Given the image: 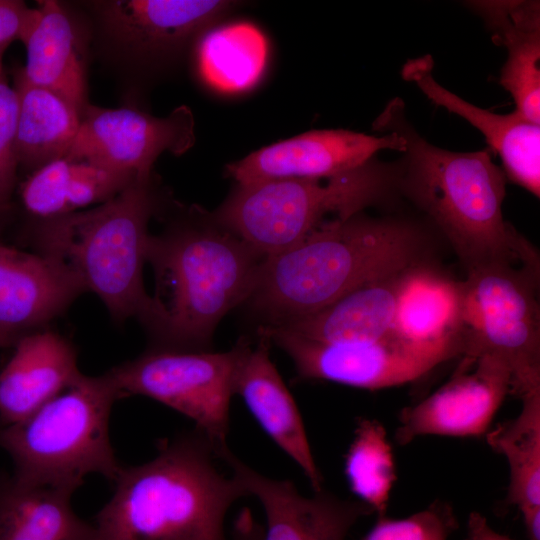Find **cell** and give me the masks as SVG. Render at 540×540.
I'll return each mask as SVG.
<instances>
[{"mask_svg": "<svg viewBox=\"0 0 540 540\" xmlns=\"http://www.w3.org/2000/svg\"><path fill=\"white\" fill-rule=\"evenodd\" d=\"M215 459L214 445L195 430L160 441L146 463L122 466L96 515V540H227L226 513L248 495Z\"/></svg>", "mask_w": 540, "mask_h": 540, "instance_id": "6da1fadb", "label": "cell"}, {"mask_svg": "<svg viewBox=\"0 0 540 540\" xmlns=\"http://www.w3.org/2000/svg\"><path fill=\"white\" fill-rule=\"evenodd\" d=\"M264 259L213 217L150 234L155 293L145 326L155 349L204 350L222 318L250 298Z\"/></svg>", "mask_w": 540, "mask_h": 540, "instance_id": "7a4b0ae2", "label": "cell"}, {"mask_svg": "<svg viewBox=\"0 0 540 540\" xmlns=\"http://www.w3.org/2000/svg\"><path fill=\"white\" fill-rule=\"evenodd\" d=\"M423 238L407 223L354 215L266 257L250 306L268 326L313 314L353 289L421 262Z\"/></svg>", "mask_w": 540, "mask_h": 540, "instance_id": "3957f363", "label": "cell"}, {"mask_svg": "<svg viewBox=\"0 0 540 540\" xmlns=\"http://www.w3.org/2000/svg\"><path fill=\"white\" fill-rule=\"evenodd\" d=\"M400 111L391 102L375 127L404 138L400 182L446 236L466 271L495 263L538 266L536 253L503 217L506 178L490 149L439 148L415 132Z\"/></svg>", "mask_w": 540, "mask_h": 540, "instance_id": "277c9868", "label": "cell"}, {"mask_svg": "<svg viewBox=\"0 0 540 540\" xmlns=\"http://www.w3.org/2000/svg\"><path fill=\"white\" fill-rule=\"evenodd\" d=\"M157 201L150 178L132 180L116 196L91 209L41 220L33 230L36 252L95 293L117 322L149 321L153 301L143 283Z\"/></svg>", "mask_w": 540, "mask_h": 540, "instance_id": "5b68a950", "label": "cell"}, {"mask_svg": "<svg viewBox=\"0 0 540 540\" xmlns=\"http://www.w3.org/2000/svg\"><path fill=\"white\" fill-rule=\"evenodd\" d=\"M120 398L109 372L82 373L22 421L0 426V447L11 457L12 476L73 492L90 474L114 481L122 465L110 442L109 419Z\"/></svg>", "mask_w": 540, "mask_h": 540, "instance_id": "8992f818", "label": "cell"}, {"mask_svg": "<svg viewBox=\"0 0 540 540\" xmlns=\"http://www.w3.org/2000/svg\"><path fill=\"white\" fill-rule=\"evenodd\" d=\"M392 176L386 166L370 161L327 178L238 184L213 218L266 258L332 222L330 215L344 220L359 214L382 196Z\"/></svg>", "mask_w": 540, "mask_h": 540, "instance_id": "52a82bcc", "label": "cell"}, {"mask_svg": "<svg viewBox=\"0 0 540 540\" xmlns=\"http://www.w3.org/2000/svg\"><path fill=\"white\" fill-rule=\"evenodd\" d=\"M538 266L495 263L462 283L461 357L493 356L512 376V395L540 390Z\"/></svg>", "mask_w": 540, "mask_h": 540, "instance_id": "ba28073f", "label": "cell"}, {"mask_svg": "<svg viewBox=\"0 0 540 540\" xmlns=\"http://www.w3.org/2000/svg\"><path fill=\"white\" fill-rule=\"evenodd\" d=\"M247 341L242 338L224 352L153 348L108 372L121 398L141 395L176 410L195 423L218 454L228 446L235 375Z\"/></svg>", "mask_w": 540, "mask_h": 540, "instance_id": "9c48e42d", "label": "cell"}, {"mask_svg": "<svg viewBox=\"0 0 540 540\" xmlns=\"http://www.w3.org/2000/svg\"><path fill=\"white\" fill-rule=\"evenodd\" d=\"M258 335L290 357L299 380H324L366 390L416 381L456 358L444 349L406 343L392 333L373 342L326 343L262 325Z\"/></svg>", "mask_w": 540, "mask_h": 540, "instance_id": "30bf717a", "label": "cell"}, {"mask_svg": "<svg viewBox=\"0 0 540 540\" xmlns=\"http://www.w3.org/2000/svg\"><path fill=\"white\" fill-rule=\"evenodd\" d=\"M194 141V119L188 107L156 117L133 107L103 108L88 103L67 157L150 178L162 153L183 154Z\"/></svg>", "mask_w": 540, "mask_h": 540, "instance_id": "8fae6325", "label": "cell"}, {"mask_svg": "<svg viewBox=\"0 0 540 540\" xmlns=\"http://www.w3.org/2000/svg\"><path fill=\"white\" fill-rule=\"evenodd\" d=\"M511 394L512 376L502 361L489 355L460 357L448 382L401 410L396 442L406 445L423 436L486 435L505 398Z\"/></svg>", "mask_w": 540, "mask_h": 540, "instance_id": "7c38bea8", "label": "cell"}, {"mask_svg": "<svg viewBox=\"0 0 540 540\" xmlns=\"http://www.w3.org/2000/svg\"><path fill=\"white\" fill-rule=\"evenodd\" d=\"M397 132L382 136L344 130H312L276 142L228 164L237 184L286 178H327L353 171L382 150L405 151Z\"/></svg>", "mask_w": 540, "mask_h": 540, "instance_id": "4fadbf2b", "label": "cell"}, {"mask_svg": "<svg viewBox=\"0 0 540 540\" xmlns=\"http://www.w3.org/2000/svg\"><path fill=\"white\" fill-rule=\"evenodd\" d=\"M247 495L262 505L267 527L263 540H345L352 526L372 510L320 490L302 495L289 480L269 478L241 461L229 447L219 454Z\"/></svg>", "mask_w": 540, "mask_h": 540, "instance_id": "5bb4252c", "label": "cell"}, {"mask_svg": "<svg viewBox=\"0 0 540 540\" xmlns=\"http://www.w3.org/2000/svg\"><path fill=\"white\" fill-rule=\"evenodd\" d=\"M239 4L225 0H111L98 3L111 38L148 59L171 57Z\"/></svg>", "mask_w": 540, "mask_h": 540, "instance_id": "9a60e30c", "label": "cell"}, {"mask_svg": "<svg viewBox=\"0 0 540 540\" xmlns=\"http://www.w3.org/2000/svg\"><path fill=\"white\" fill-rule=\"evenodd\" d=\"M85 290L62 266L0 243V333L19 339L62 314Z\"/></svg>", "mask_w": 540, "mask_h": 540, "instance_id": "2e32d148", "label": "cell"}, {"mask_svg": "<svg viewBox=\"0 0 540 540\" xmlns=\"http://www.w3.org/2000/svg\"><path fill=\"white\" fill-rule=\"evenodd\" d=\"M402 76L415 83L431 102L461 116L482 132L489 149L500 156L505 176L539 197L540 125L516 111L502 115L477 107L447 90L433 76L430 55L409 59L403 65Z\"/></svg>", "mask_w": 540, "mask_h": 540, "instance_id": "e0dca14e", "label": "cell"}, {"mask_svg": "<svg viewBox=\"0 0 540 540\" xmlns=\"http://www.w3.org/2000/svg\"><path fill=\"white\" fill-rule=\"evenodd\" d=\"M269 341L249 340L237 367L238 394L266 434L302 470L314 492L322 490L323 476L314 459L297 404L270 358Z\"/></svg>", "mask_w": 540, "mask_h": 540, "instance_id": "ac0fdd59", "label": "cell"}, {"mask_svg": "<svg viewBox=\"0 0 540 540\" xmlns=\"http://www.w3.org/2000/svg\"><path fill=\"white\" fill-rule=\"evenodd\" d=\"M13 347L0 371V426L22 421L82 374L75 348L58 333L37 330Z\"/></svg>", "mask_w": 540, "mask_h": 540, "instance_id": "d6986e66", "label": "cell"}, {"mask_svg": "<svg viewBox=\"0 0 540 540\" xmlns=\"http://www.w3.org/2000/svg\"><path fill=\"white\" fill-rule=\"evenodd\" d=\"M462 283L418 262L400 276L392 334L402 341L463 353Z\"/></svg>", "mask_w": 540, "mask_h": 540, "instance_id": "ffe728a7", "label": "cell"}, {"mask_svg": "<svg viewBox=\"0 0 540 540\" xmlns=\"http://www.w3.org/2000/svg\"><path fill=\"white\" fill-rule=\"evenodd\" d=\"M492 33L507 50L500 84L514 99L516 112L540 125V5L539 1H472Z\"/></svg>", "mask_w": 540, "mask_h": 540, "instance_id": "44dd1931", "label": "cell"}, {"mask_svg": "<svg viewBox=\"0 0 540 540\" xmlns=\"http://www.w3.org/2000/svg\"><path fill=\"white\" fill-rule=\"evenodd\" d=\"M21 42L26 49V63L18 69L22 77L55 92L82 113L88 102L81 40L63 6L54 0L40 2Z\"/></svg>", "mask_w": 540, "mask_h": 540, "instance_id": "7402d4cb", "label": "cell"}, {"mask_svg": "<svg viewBox=\"0 0 540 540\" xmlns=\"http://www.w3.org/2000/svg\"><path fill=\"white\" fill-rule=\"evenodd\" d=\"M402 272L369 281L323 309L278 327L326 343L381 340L392 332Z\"/></svg>", "mask_w": 540, "mask_h": 540, "instance_id": "603a6c76", "label": "cell"}, {"mask_svg": "<svg viewBox=\"0 0 540 540\" xmlns=\"http://www.w3.org/2000/svg\"><path fill=\"white\" fill-rule=\"evenodd\" d=\"M73 491L0 474V540H96V528L73 510Z\"/></svg>", "mask_w": 540, "mask_h": 540, "instance_id": "cb8c5ba5", "label": "cell"}, {"mask_svg": "<svg viewBox=\"0 0 540 540\" xmlns=\"http://www.w3.org/2000/svg\"><path fill=\"white\" fill-rule=\"evenodd\" d=\"M136 177L70 157L32 171L21 185L25 209L40 220L99 205L116 196Z\"/></svg>", "mask_w": 540, "mask_h": 540, "instance_id": "d4e9b609", "label": "cell"}, {"mask_svg": "<svg viewBox=\"0 0 540 540\" xmlns=\"http://www.w3.org/2000/svg\"><path fill=\"white\" fill-rule=\"evenodd\" d=\"M14 88L18 96V165L34 171L67 156L80 126V110L55 92L29 83L18 70Z\"/></svg>", "mask_w": 540, "mask_h": 540, "instance_id": "484cf974", "label": "cell"}, {"mask_svg": "<svg viewBox=\"0 0 540 540\" xmlns=\"http://www.w3.org/2000/svg\"><path fill=\"white\" fill-rule=\"evenodd\" d=\"M518 415L486 433L509 467L507 500L520 513L540 507V390L521 398Z\"/></svg>", "mask_w": 540, "mask_h": 540, "instance_id": "4316f807", "label": "cell"}, {"mask_svg": "<svg viewBox=\"0 0 540 540\" xmlns=\"http://www.w3.org/2000/svg\"><path fill=\"white\" fill-rule=\"evenodd\" d=\"M201 37L197 61L201 75L211 86L237 92L260 77L267 57L263 34L249 23L209 29Z\"/></svg>", "mask_w": 540, "mask_h": 540, "instance_id": "83f0119b", "label": "cell"}, {"mask_svg": "<svg viewBox=\"0 0 540 540\" xmlns=\"http://www.w3.org/2000/svg\"><path fill=\"white\" fill-rule=\"evenodd\" d=\"M344 474L361 503L378 516L386 515L397 472L387 431L376 419H358L345 454Z\"/></svg>", "mask_w": 540, "mask_h": 540, "instance_id": "f1b7e54d", "label": "cell"}, {"mask_svg": "<svg viewBox=\"0 0 540 540\" xmlns=\"http://www.w3.org/2000/svg\"><path fill=\"white\" fill-rule=\"evenodd\" d=\"M458 528L452 506L435 500L425 509L404 518L378 516L359 540H448Z\"/></svg>", "mask_w": 540, "mask_h": 540, "instance_id": "f546056e", "label": "cell"}, {"mask_svg": "<svg viewBox=\"0 0 540 540\" xmlns=\"http://www.w3.org/2000/svg\"><path fill=\"white\" fill-rule=\"evenodd\" d=\"M18 96L0 67V208L10 199L16 184V134Z\"/></svg>", "mask_w": 540, "mask_h": 540, "instance_id": "4dcf8cb0", "label": "cell"}, {"mask_svg": "<svg viewBox=\"0 0 540 540\" xmlns=\"http://www.w3.org/2000/svg\"><path fill=\"white\" fill-rule=\"evenodd\" d=\"M35 14V8L19 0H0V67L3 54L14 41H22Z\"/></svg>", "mask_w": 540, "mask_h": 540, "instance_id": "1f68e13d", "label": "cell"}, {"mask_svg": "<svg viewBox=\"0 0 540 540\" xmlns=\"http://www.w3.org/2000/svg\"><path fill=\"white\" fill-rule=\"evenodd\" d=\"M264 529L251 510L243 508L235 519L231 540H263Z\"/></svg>", "mask_w": 540, "mask_h": 540, "instance_id": "d6a6232c", "label": "cell"}, {"mask_svg": "<svg viewBox=\"0 0 540 540\" xmlns=\"http://www.w3.org/2000/svg\"><path fill=\"white\" fill-rule=\"evenodd\" d=\"M465 540H513L506 535L496 532L488 520L479 512H471L467 521Z\"/></svg>", "mask_w": 540, "mask_h": 540, "instance_id": "836d02e7", "label": "cell"}, {"mask_svg": "<svg viewBox=\"0 0 540 540\" xmlns=\"http://www.w3.org/2000/svg\"><path fill=\"white\" fill-rule=\"evenodd\" d=\"M528 540H540V507L521 513Z\"/></svg>", "mask_w": 540, "mask_h": 540, "instance_id": "e575fe53", "label": "cell"}, {"mask_svg": "<svg viewBox=\"0 0 540 540\" xmlns=\"http://www.w3.org/2000/svg\"><path fill=\"white\" fill-rule=\"evenodd\" d=\"M18 340L0 333V348L14 346Z\"/></svg>", "mask_w": 540, "mask_h": 540, "instance_id": "d590c367", "label": "cell"}]
</instances>
